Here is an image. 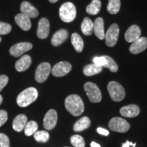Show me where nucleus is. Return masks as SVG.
Instances as JSON below:
<instances>
[{
	"mask_svg": "<svg viewBox=\"0 0 147 147\" xmlns=\"http://www.w3.org/2000/svg\"><path fill=\"white\" fill-rule=\"evenodd\" d=\"M66 110L74 117H78L83 113L84 105L82 98L78 95L72 94L66 97L65 100Z\"/></svg>",
	"mask_w": 147,
	"mask_h": 147,
	"instance_id": "f257e3e1",
	"label": "nucleus"
},
{
	"mask_svg": "<svg viewBox=\"0 0 147 147\" xmlns=\"http://www.w3.org/2000/svg\"><path fill=\"white\" fill-rule=\"evenodd\" d=\"M38 97V91L36 88L29 87L18 95L16 103L21 108H25L34 102Z\"/></svg>",
	"mask_w": 147,
	"mask_h": 147,
	"instance_id": "f03ea898",
	"label": "nucleus"
},
{
	"mask_svg": "<svg viewBox=\"0 0 147 147\" xmlns=\"http://www.w3.org/2000/svg\"><path fill=\"white\" fill-rule=\"evenodd\" d=\"M76 16V8L71 2H65L59 8V17L65 23H71Z\"/></svg>",
	"mask_w": 147,
	"mask_h": 147,
	"instance_id": "7ed1b4c3",
	"label": "nucleus"
},
{
	"mask_svg": "<svg viewBox=\"0 0 147 147\" xmlns=\"http://www.w3.org/2000/svg\"><path fill=\"white\" fill-rule=\"evenodd\" d=\"M107 89L111 99L115 102H121L125 97V91L121 84L116 81H110Z\"/></svg>",
	"mask_w": 147,
	"mask_h": 147,
	"instance_id": "20e7f679",
	"label": "nucleus"
},
{
	"mask_svg": "<svg viewBox=\"0 0 147 147\" xmlns=\"http://www.w3.org/2000/svg\"><path fill=\"white\" fill-rule=\"evenodd\" d=\"M84 91L92 103H98L102 99V93L96 84L93 82H86L84 85Z\"/></svg>",
	"mask_w": 147,
	"mask_h": 147,
	"instance_id": "39448f33",
	"label": "nucleus"
},
{
	"mask_svg": "<svg viewBox=\"0 0 147 147\" xmlns=\"http://www.w3.org/2000/svg\"><path fill=\"white\" fill-rule=\"evenodd\" d=\"M93 63L96 65L110 69L112 72H117L119 69V66L113 59L108 55H103L100 57H95L93 59Z\"/></svg>",
	"mask_w": 147,
	"mask_h": 147,
	"instance_id": "423d86ee",
	"label": "nucleus"
},
{
	"mask_svg": "<svg viewBox=\"0 0 147 147\" xmlns=\"http://www.w3.org/2000/svg\"><path fill=\"white\" fill-rule=\"evenodd\" d=\"M108 127L114 131L125 133L129 129L130 125L125 119L120 117H114L109 121Z\"/></svg>",
	"mask_w": 147,
	"mask_h": 147,
	"instance_id": "0eeeda50",
	"label": "nucleus"
},
{
	"mask_svg": "<svg viewBox=\"0 0 147 147\" xmlns=\"http://www.w3.org/2000/svg\"><path fill=\"white\" fill-rule=\"evenodd\" d=\"M51 65L49 63L44 62L40 63L37 67L35 73V79L39 83H42L47 80L51 71Z\"/></svg>",
	"mask_w": 147,
	"mask_h": 147,
	"instance_id": "6e6552de",
	"label": "nucleus"
},
{
	"mask_svg": "<svg viewBox=\"0 0 147 147\" xmlns=\"http://www.w3.org/2000/svg\"><path fill=\"white\" fill-rule=\"evenodd\" d=\"M119 36V27L118 25L113 23L108 28L105 35L106 44L108 47H113L116 45Z\"/></svg>",
	"mask_w": 147,
	"mask_h": 147,
	"instance_id": "1a4fd4ad",
	"label": "nucleus"
},
{
	"mask_svg": "<svg viewBox=\"0 0 147 147\" xmlns=\"http://www.w3.org/2000/svg\"><path fill=\"white\" fill-rule=\"evenodd\" d=\"M33 48V45L30 42H19L15 44L10 49V54L14 57H18L24 53L30 51Z\"/></svg>",
	"mask_w": 147,
	"mask_h": 147,
	"instance_id": "9d476101",
	"label": "nucleus"
},
{
	"mask_svg": "<svg viewBox=\"0 0 147 147\" xmlns=\"http://www.w3.org/2000/svg\"><path fill=\"white\" fill-rule=\"evenodd\" d=\"M71 69V65L67 61L59 62L54 65L51 72L54 76L62 77L65 76Z\"/></svg>",
	"mask_w": 147,
	"mask_h": 147,
	"instance_id": "9b49d317",
	"label": "nucleus"
},
{
	"mask_svg": "<svg viewBox=\"0 0 147 147\" xmlns=\"http://www.w3.org/2000/svg\"><path fill=\"white\" fill-rule=\"evenodd\" d=\"M58 116L57 111L54 109H51L45 115L43 120V125L47 130H51L56 126L57 123Z\"/></svg>",
	"mask_w": 147,
	"mask_h": 147,
	"instance_id": "f8f14e48",
	"label": "nucleus"
},
{
	"mask_svg": "<svg viewBox=\"0 0 147 147\" xmlns=\"http://www.w3.org/2000/svg\"><path fill=\"white\" fill-rule=\"evenodd\" d=\"M50 32V23L46 18H42L38 23L37 36L40 39H46Z\"/></svg>",
	"mask_w": 147,
	"mask_h": 147,
	"instance_id": "ddd939ff",
	"label": "nucleus"
},
{
	"mask_svg": "<svg viewBox=\"0 0 147 147\" xmlns=\"http://www.w3.org/2000/svg\"><path fill=\"white\" fill-rule=\"evenodd\" d=\"M147 48V38L145 37H140L138 39L132 42L129 47V51L132 54H139L142 53Z\"/></svg>",
	"mask_w": 147,
	"mask_h": 147,
	"instance_id": "4468645a",
	"label": "nucleus"
},
{
	"mask_svg": "<svg viewBox=\"0 0 147 147\" xmlns=\"http://www.w3.org/2000/svg\"><path fill=\"white\" fill-rule=\"evenodd\" d=\"M140 109L136 104H130L122 107L120 109V114L123 117L127 118H134L140 114Z\"/></svg>",
	"mask_w": 147,
	"mask_h": 147,
	"instance_id": "2eb2a0df",
	"label": "nucleus"
},
{
	"mask_svg": "<svg viewBox=\"0 0 147 147\" xmlns=\"http://www.w3.org/2000/svg\"><path fill=\"white\" fill-rule=\"evenodd\" d=\"M14 21L16 25L23 31H29L32 27V22L30 18L25 14L19 13L14 17Z\"/></svg>",
	"mask_w": 147,
	"mask_h": 147,
	"instance_id": "dca6fc26",
	"label": "nucleus"
},
{
	"mask_svg": "<svg viewBox=\"0 0 147 147\" xmlns=\"http://www.w3.org/2000/svg\"><path fill=\"white\" fill-rule=\"evenodd\" d=\"M141 30L138 25H133L128 28L125 34V39L127 42H134L140 38Z\"/></svg>",
	"mask_w": 147,
	"mask_h": 147,
	"instance_id": "f3484780",
	"label": "nucleus"
},
{
	"mask_svg": "<svg viewBox=\"0 0 147 147\" xmlns=\"http://www.w3.org/2000/svg\"><path fill=\"white\" fill-rule=\"evenodd\" d=\"M20 10L21 13L25 14L29 18H36L39 15V12L34 6L31 4L28 1H23L21 3Z\"/></svg>",
	"mask_w": 147,
	"mask_h": 147,
	"instance_id": "a211bd4d",
	"label": "nucleus"
},
{
	"mask_svg": "<svg viewBox=\"0 0 147 147\" xmlns=\"http://www.w3.org/2000/svg\"><path fill=\"white\" fill-rule=\"evenodd\" d=\"M32 62V58H31V57L29 55H23L19 59L16 61V62L15 63V68L16 71H19V72H22V71L27 70L30 67Z\"/></svg>",
	"mask_w": 147,
	"mask_h": 147,
	"instance_id": "6ab92c4d",
	"label": "nucleus"
},
{
	"mask_svg": "<svg viewBox=\"0 0 147 147\" xmlns=\"http://www.w3.org/2000/svg\"><path fill=\"white\" fill-rule=\"evenodd\" d=\"M93 32L97 38L100 40H104L105 38L104 22L102 18L98 17L95 19L93 23Z\"/></svg>",
	"mask_w": 147,
	"mask_h": 147,
	"instance_id": "aec40b11",
	"label": "nucleus"
},
{
	"mask_svg": "<svg viewBox=\"0 0 147 147\" xmlns=\"http://www.w3.org/2000/svg\"><path fill=\"white\" fill-rule=\"evenodd\" d=\"M27 123V117L26 115L21 114L14 118L12 123V127L14 131L20 132L24 130L25 127Z\"/></svg>",
	"mask_w": 147,
	"mask_h": 147,
	"instance_id": "412c9836",
	"label": "nucleus"
},
{
	"mask_svg": "<svg viewBox=\"0 0 147 147\" xmlns=\"http://www.w3.org/2000/svg\"><path fill=\"white\" fill-rule=\"evenodd\" d=\"M68 37V32L66 29H60L53 35L51 43L54 47H58L61 45Z\"/></svg>",
	"mask_w": 147,
	"mask_h": 147,
	"instance_id": "4be33fe9",
	"label": "nucleus"
},
{
	"mask_svg": "<svg viewBox=\"0 0 147 147\" xmlns=\"http://www.w3.org/2000/svg\"><path fill=\"white\" fill-rule=\"evenodd\" d=\"M91 125V121L89 117H83L80 118L75 123L74 125V131H82L89 128Z\"/></svg>",
	"mask_w": 147,
	"mask_h": 147,
	"instance_id": "5701e85b",
	"label": "nucleus"
},
{
	"mask_svg": "<svg viewBox=\"0 0 147 147\" xmlns=\"http://www.w3.org/2000/svg\"><path fill=\"white\" fill-rule=\"evenodd\" d=\"M71 43L76 52L81 53L84 49V42L81 36L77 33H74L71 36Z\"/></svg>",
	"mask_w": 147,
	"mask_h": 147,
	"instance_id": "b1692460",
	"label": "nucleus"
},
{
	"mask_svg": "<svg viewBox=\"0 0 147 147\" xmlns=\"http://www.w3.org/2000/svg\"><path fill=\"white\" fill-rule=\"evenodd\" d=\"M103 67L95 63L85 65L83 68V74L87 76H91L97 74L102 71Z\"/></svg>",
	"mask_w": 147,
	"mask_h": 147,
	"instance_id": "393cba45",
	"label": "nucleus"
},
{
	"mask_svg": "<svg viewBox=\"0 0 147 147\" xmlns=\"http://www.w3.org/2000/svg\"><path fill=\"white\" fill-rule=\"evenodd\" d=\"M81 30L84 35L89 36L93 34V23L89 18L86 17L84 18L81 24Z\"/></svg>",
	"mask_w": 147,
	"mask_h": 147,
	"instance_id": "a878e982",
	"label": "nucleus"
},
{
	"mask_svg": "<svg viewBox=\"0 0 147 147\" xmlns=\"http://www.w3.org/2000/svg\"><path fill=\"white\" fill-rule=\"evenodd\" d=\"M101 5L102 3L100 0H92L91 3L86 8V11L88 14L91 15H96L100 12Z\"/></svg>",
	"mask_w": 147,
	"mask_h": 147,
	"instance_id": "bb28decb",
	"label": "nucleus"
},
{
	"mask_svg": "<svg viewBox=\"0 0 147 147\" xmlns=\"http://www.w3.org/2000/svg\"><path fill=\"white\" fill-rule=\"evenodd\" d=\"M121 8V0H108L107 10L110 14H116Z\"/></svg>",
	"mask_w": 147,
	"mask_h": 147,
	"instance_id": "cd10ccee",
	"label": "nucleus"
},
{
	"mask_svg": "<svg viewBox=\"0 0 147 147\" xmlns=\"http://www.w3.org/2000/svg\"><path fill=\"white\" fill-rule=\"evenodd\" d=\"M38 129V125L36 121H31L27 122L26 125L24 129V131H25V135L27 136H31L33 134H34L37 131Z\"/></svg>",
	"mask_w": 147,
	"mask_h": 147,
	"instance_id": "c85d7f7f",
	"label": "nucleus"
},
{
	"mask_svg": "<svg viewBox=\"0 0 147 147\" xmlns=\"http://www.w3.org/2000/svg\"><path fill=\"white\" fill-rule=\"evenodd\" d=\"M34 139L38 142H47L49 140L50 135L47 131H37L34 134Z\"/></svg>",
	"mask_w": 147,
	"mask_h": 147,
	"instance_id": "c756f323",
	"label": "nucleus"
},
{
	"mask_svg": "<svg viewBox=\"0 0 147 147\" xmlns=\"http://www.w3.org/2000/svg\"><path fill=\"white\" fill-rule=\"evenodd\" d=\"M71 144L75 147H84L85 146V142L81 136L74 135L70 138Z\"/></svg>",
	"mask_w": 147,
	"mask_h": 147,
	"instance_id": "7c9ffc66",
	"label": "nucleus"
},
{
	"mask_svg": "<svg viewBox=\"0 0 147 147\" xmlns=\"http://www.w3.org/2000/svg\"><path fill=\"white\" fill-rule=\"evenodd\" d=\"M12 30V26L9 23L0 22V36L10 34Z\"/></svg>",
	"mask_w": 147,
	"mask_h": 147,
	"instance_id": "2f4dec72",
	"label": "nucleus"
},
{
	"mask_svg": "<svg viewBox=\"0 0 147 147\" xmlns=\"http://www.w3.org/2000/svg\"><path fill=\"white\" fill-rule=\"evenodd\" d=\"M0 147H10V139L2 133H0Z\"/></svg>",
	"mask_w": 147,
	"mask_h": 147,
	"instance_id": "473e14b6",
	"label": "nucleus"
},
{
	"mask_svg": "<svg viewBox=\"0 0 147 147\" xmlns=\"http://www.w3.org/2000/svg\"><path fill=\"white\" fill-rule=\"evenodd\" d=\"M8 113L5 110H0V127L4 125L6 121H8Z\"/></svg>",
	"mask_w": 147,
	"mask_h": 147,
	"instance_id": "72a5a7b5",
	"label": "nucleus"
},
{
	"mask_svg": "<svg viewBox=\"0 0 147 147\" xmlns=\"http://www.w3.org/2000/svg\"><path fill=\"white\" fill-rule=\"evenodd\" d=\"M9 80L8 77L5 75H1L0 76V91H2V89L7 85Z\"/></svg>",
	"mask_w": 147,
	"mask_h": 147,
	"instance_id": "f704fd0d",
	"label": "nucleus"
},
{
	"mask_svg": "<svg viewBox=\"0 0 147 147\" xmlns=\"http://www.w3.org/2000/svg\"><path fill=\"white\" fill-rule=\"evenodd\" d=\"M97 133H99L101 135H103V136H108V134H109V131H108V130L106 129H104L102 127H98L97 129Z\"/></svg>",
	"mask_w": 147,
	"mask_h": 147,
	"instance_id": "c9c22d12",
	"label": "nucleus"
},
{
	"mask_svg": "<svg viewBox=\"0 0 147 147\" xmlns=\"http://www.w3.org/2000/svg\"><path fill=\"white\" fill-rule=\"evenodd\" d=\"M136 146V143H132L127 140L126 142H125L122 144V147H135Z\"/></svg>",
	"mask_w": 147,
	"mask_h": 147,
	"instance_id": "e433bc0d",
	"label": "nucleus"
},
{
	"mask_svg": "<svg viewBox=\"0 0 147 147\" xmlns=\"http://www.w3.org/2000/svg\"><path fill=\"white\" fill-rule=\"evenodd\" d=\"M91 147H101V146L97 143L95 142H92L91 143Z\"/></svg>",
	"mask_w": 147,
	"mask_h": 147,
	"instance_id": "4c0bfd02",
	"label": "nucleus"
},
{
	"mask_svg": "<svg viewBox=\"0 0 147 147\" xmlns=\"http://www.w3.org/2000/svg\"><path fill=\"white\" fill-rule=\"evenodd\" d=\"M49 1H50L51 3H55L57 2V1H59V0H49Z\"/></svg>",
	"mask_w": 147,
	"mask_h": 147,
	"instance_id": "58836bf2",
	"label": "nucleus"
},
{
	"mask_svg": "<svg viewBox=\"0 0 147 147\" xmlns=\"http://www.w3.org/2000/svg\"><path fill=\"white\" fill-rule=\"evenodd\" d=\"M2 102H3V97H2V96H1V95H0V105H1V103H2Z\"/></svg>",
	"mask_w": 147,
	"mask_h": 147,
	"instance_id": "ea45409f",
	"label": "nucleus"
},
{
	"mask_svg": "<svg viewBox=\"0 0 147 147\" xmlns=\"http://www.w3.org/2000/svg\"><path fill=\"white\" fill-rule=\"evenodd\" d=\"M1 38L0 37V42H1Z\"/></svg>",
	"mask_w": 147,
	"mask_h": 147,
	"instance_id": "a19ab883",
	"label": "nucleus"
},
{
	"mask_svg": "<svg viewBox=\"0 0 147 147\" xmlns=\"http://www.w3.org/2000/svg\"><path fill=\"white\" fill-rule=\"evenodd\" d=\"M65 147H67V146H65Z\"/></svg>",
	"mask_w": 147,
	"mask_h": 147,
	"instance_id": "79ce46f5",
	"label": "nucleus"
}]
</instances>
